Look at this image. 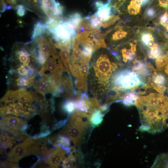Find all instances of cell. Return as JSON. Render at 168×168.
Here are the masks:
<instances>
[{"mask_svg":"<svg viewBox=\"0 0 168 168\" xmlns=\"http://www.w3.org/2000/svg\"><path fill=\"white\" fill-rule=\"evenodd\" d=\"M130 48L127 49L123 48L121 50L123 61L126 62L128 60H132L135 55L136 44L130 43Z\"/></svg>","mask_w":168,"mask_h":168,"instance_id":"obj_14","label":"cell"},{"mask_svg":"<svg viewBox=\"0 0 168 168\" xmlns=\"http://www.w3.org/2000/svg\"><path fill=\"white\" fill-rule=\"evenodd\" d=\"M16 22L19 26L22 27L26 23L21 19H18L16 20Z\"/></svg>","mask_w":168,"mask_h":168,"instance_id":"obj_43","label":"cell"},{"mask_svg":"<svg viewBox=\"0 0 168 168\" xmlns=\"http://www.w3.org/2000/svg\"><path fill=\"white\" fill-rule=\"evenodd\" d=\"M14 49V53L16 59L23 65L28 67L30 61V57L31 54L26 48L19 47L17 46Z\"/></svg>","mask_w":168,"mask_h":168,"instance_id":"obj_10","label":"cell"},{"mask_svg":"<svg viewBox=\"0 0 168 168\" xmlns=\"http://www.w3.org/2000/svg\"><path fill=\"white\" fill-rule=\"evenodd\" d=\"M104 115L100 110H94L90 119V124L93 127L98 126L102 122Z\"/></svg>","mask_w":168,"mask_h":168,"instance_id":"obj_13","label":"cell"},{"mask_svg":"<svg viewBox=\"0 0 168 168\" xmlns=\"http://www.w3.org/2000/svg\"><path fill=\"white\" fill-rule=\"evenodd\" d=\"M33 138H27L23 142L15 146L7 154V160L10 161L17 162L22 157L27 155L28 148L35 142Z\"/></svg>","mask_w":168,"mask_h":168,"instance_id":"obj_6","label":"cell"},{"mask_svg":"<svg viewBox=\"0 0 168 168\" xmlns=\"http://www.w3.org/2000/svg\"><path fill=\"white\" fill-rule=\"evenodd\" d=\"M1 128L6 131L12 129H20L22 131L27 128L26 122L19 118L7 116L2 118L0 120Z\"/></svg>","mask_w":168,"mask_h":168,"instance_id":"obj_8","label":"cell"},{"mask_svg":"<svg viewBox=\"0 0 168 168\" xmlns=\"http://www.w3.org/2000/svg\"><path fill=\"white\" fill-rule=\"evenodd\" d=\"M57 139L59 142L60 146L64 147H70V139L64 135H59Z\"/></svg>","mask_w":168,"mask_h":168,"instance_id":"obj_28","label":"cell"},{"mask_svg":"<svg viewBox=\"0 0 168 168\" xmlns=\"http://www.w3.org/2000/svg\"><path fill=\"white\" fill-rule=\"evenodd\" d=\"M62 108L64 111L70 115L76 111L75 102L72 100H67L64 103Z\"/></svg>","mask_w":168,"mask_h":168,"instance_id":"obj_22","label":"cell"},{"mask_svg":"<svg viewBox=\"0 0 168 168\" xmlns=\"http://www.w3.org/2000/svg\"><path fill=\"white\" fill-rule=\"evenodd\" d=\"M83 118L78 116L75 111L72 113L61 132L63 135L68 137L76 146L80 145L87 128L90 124L89 120H84Z\"/></svg>","mask_w":168,"mask_h":168,"instance_id":"obj_2","label":"cell"},{"mask_svg":"<svg viewBox=\"0 0 168 168\" xmlns=\"http://www.w3.org/2000/svg\"><path fill=\"white\" fill-rule=\"evenodd\" d=\"M148 53V56L150 58L154 59L161 56L162 51L158 46V44L155 43L153 46Z\"/></svg>","mask_w":168,"mask_h":168,"instance_id":"obj_24","label":"cell"},{"mask_svg":"<svg viewBox=\"0 0 168 168\" xmlns=\"http://www.w3.org/2000/svg\"><path fill=\"white\" fill-rule=\"evenodd\" d=\"M16 11V14L20 17L24 16L26 12V11L24 6L22 5H17L15 7Z\"/></svg>","mask_w":168,"mask_h":168,"instance_id":"obj_30","label":"cell"},{"mask_svg":"<svg viewBox=\"0 0 168 168\" xmlns=\"http://www.w3.org/2000/svg\"><path fill=\"white\" fill-rule=\"evenodd\" d=\"M154 39L152 34L150 33H144L142 35L141 40L142 42L146 45L149 41Z\"/></svg>","mask_w":168,"mask_h":168,"instance_id":"obj_31","label":"cell"},{"mask_svg":"<svg viewBox=\"0 0 168 168\" xmlns=\"http://www.w3.org/2000/svg\"><path fill=\"white\" fill-rule=\"evenodd\" d=\"M36 74L29 77H20L16 79L15 82L16 85L27 87L32 85L35 80Z\"/></svg>","mask_w":168,"mask_h":168,"instance_id":"obj_17","label":"cell"},{"mask_svg":"<svg viewBox=\"0 0 168 168\" xmlns=\"http://www.w3.org/2000/svg\"><path fill=\"white\" fill-rule=\"evenodd\" d=\"M134 64L133 69L138 74L143 76H147L149 75V72L146 65L138 61H135Z\"/></svg>","mask_w":168,"mask_h":168,"instance_id":"obj_18","label":"cell"},{"mask_svg":"<svg viewBox=\"0 0 168 168\" xmlns=\"http://www.w3.org/2000/svg\"><path fill=\"white\" fill-rule=\"evenodd\" d=\"M167 52L168 53V52Z\"/></svg>","mask_w":168,"mask_h":168,"instance_id":"obj_47","label":"cell"},{"mask_svg":"<svg viewBox=\"0 0 168 168\" xmlns=\"http://www.w3.org/2000/svg\"><path fill=\"white\" fill-rule=\"evenodd\" d=\"M1 167L3 168H18V166L13 162H3L1 164Z\"/></svg>","mask_w":168,"mask_h":168,"instance_id":"obj_35","label":"cell"},{"mask_svg":"<svg viewBox=\"0 0 168 168\" xmlns=\"http://www.w3.org/2000/svg\"><path fill=\"white\" fill-rule=\"evenodd\" d=\"M119 18L118 15L112 14L108 20L102 23V27L104 28H107L114 24Z\"/></svg>","mask_w":168,"mask_h":168,"instance_id":"obj_26","label":"cell"},{"mask_svg":"<svg viewBox=\"0 0 168 168\" xmlns=\"http://www.w3.org/2000/svg\"><path fill=\"white\" fill-rule=\"evenodd\" d=\"M105 33L100 29L85 30L76 33L75 37L79 44L91 49L93 52L107 48L105 40Z\"/></svg>","mask_w":168,"mask_h":168,"instance_id":"obj_3","label":"cell"},{"mask_svg":"<svg viewBox=\"0 0 168 168\" xmlns=\"http://www.w3.org/2000/svg\"><path fill=\"white\" fill-rule=\"evenodd\" d=\"M166 82V79L163 75L157 74L156 72H154L150 81L151 85L153 87L158 84L163 85Z\"/></svg>","mask_w":168,"mask_h":168,"instance_id":"obj_21","label":"cell"},{"mask_svg":"<svg viewBox=\"0 0 168 168\" xmlns=\"http://www.w3.org/2000/svg\"><path fill=\"white\" fill-rule=\"evenodd\" d=\"M136 5L140 8L142 5V0H133Z\"/></svg>","mask_w":168,"mask_h":168,"instance_id":"obj_42","label":"cell"},{"mask_svg":"<svg viewBox=\"0 0 168 168\" xmlns=\"http://www.w3.org/2000/svg\"><path fill=\"white\" fill-rule=\"evenodd\" d=\"M111 8V5L109 2L104 4L97 9V11L95 14L102 23L108 20L112 15Z\"/></svg>","mask_w":168,"mask_h":168,"instance_id":"obj_11","label":"cell"},{"mask_svg":"<svg viewBox=\"0 0 168 168\" xmlns=\"http://www.w3.org/2000/svg\"><path fill=\"white\" fill-rule=\"evenodd\" d=\"M67 72L59 53L57 52L51 56L39 72L40 76H53L55 81L61 82L62 74Z\"/></svg>","mask_w":168,"mask_h":168,"instance_id":"obj_5","label":"cell"},{"mask_svg":"<svg viewBox=\"0 0 168 168\" xmlns=\"http://www.w3.org/2000/svg\"><path fill=\"white\" fill-rule=\"evenodd\" d=\"M92 107L96 110L100 109V106L98 100L95 98H89Z\"/></svg>","mask_w":168,"mask_h":168,"instance_id":"obj_33","label":"cell"},{"mask_svg":"<svg viewBox=\"0 0 168 168\" xmlns=\"http://www.w3.org/2000/svg\"><path fill=\"white\" fill-rule=\"evenodd\" d=\"M0 2H5L6 4H9L12 7H14L16 5V0H0Z\"/></svg>","mask_w":168,"mask_h":168,"instance_id":"obj_38","label":"cell"},{"mask_svg":"<svg viewBox=\"0 0 168 168\" xmlns=\"http://www.w3.org/2000/svg\"><path fill=\"white\" fill-rule=\"evenodd\" d=\"M155 11L154 8L150 7L148 8L146 11L147 16L149 17H153L155 14Z\"/></svg>","mask_w":168,"mask_h":168,"instance_id":"obj_37","label":"cell"},{"mask_svg":"<svg viewBox=\"0 0 168 168\" xmlns=\"http://www.w3.org/2000/svg\"><path fill=\"white\" fill-rule=\"evenodd\" d=\"M138 97V94L135 92H128L124 95L122 102L124 105L130 106L134 105Z\"/></svg>","mask_w":168,"mask_h":168,"instance_id":"obj_19","label":"cell"},{"mask_svg":"<svg viewBox=\"0 0 168 168\" xmlns=\"http://www.w3.org/2000/svg\"><path fill=\"white\" fill-rule=\"evenodd\" d=\"M140 8L138 7L134 3L133 0H132L128 6V10L129 13L132 15H136L138 13Z\"/></svg>","mask_w":168,"mask_h":168,"instance_id":"obj_27","label":"cell"},{"mask_svg":"<svg viewBox=\"0 0 168 168\" xmlns=\"http://www.w3.org/2000/svg\"><path fill=\"white\" fill-rule=\"evenodd\" d=\"M75 102L77 110L82 111H86L88 110L87 107L83 105L80 100H76Z\"/></svg>","mask_w":168,"mask_h":168,"instance_id":"obj_32","label":"cell"},{"mask_svg":"<svg viewBox=\"0 0 168 168\" xmlns=\"http://www.w3.org/2000/svg\"><path fill=\"white\" fill-rule=\"evenodd\" d=\"M142 6H144L149 1V0H142Z\"/></svg>","mask_w":168,"mask_h":168,"instance_id":"obj_44","label":"cell"},{"mask_svg":"<svg viewBox=\"0 0 168 168\" xmlns=\"http://www.w3.org/2000/svg\"><path fill=\"white\" fill-rule=\"evenodd\" d=\"M67 18L73 24L77 30L83 17L81 14L76 12L71 14Z\"/></svg>","mask_w":168,"mask_h":168,"instance_id":"obj_23","label":"cell"},{"mask_svg":"<svg viewBox=\"0 0 168 168\" xmlns=\"http://www.w3.org/2000/svg\"><path fill=\"white\" fill-rule=\"evenodd\" d=\"M153 88L155 90L161 94H163L164 93L167 88L165 86L159 84L157 85L154 86Z\"/></svg>","mask_w":168,"mask_h":168,"instance_id":"obj_36","label":"cell"},{"mask_svg":"<svg viewBox=\"0 0 168 168\" xmlns=\"http://www.w3.org/2000/svg\"><path fill=\"white\" fill-rule=\"evenodd\" d=\"M70 118V115H68V117L65 119L60 120L57 122L54 126L52 130H54L57 129L64 126L68 121Z\"/></svg>","mask_w":168,"mask_h":168,"instance_id":"obj_29","label":"cell"},{"mask_svg":"<svg viewBox=\"0 0 168 168\" xmlns=\"http://www.w3.org/2000/svg\"><path fill=\"white\" fill-rule=\"evenodd\" d=\"M104 4L103 2L100 0H96L94 3V6L97 10Z\"/></svg>","mask_w":168,"mask_h":168,"instance_id":"obj_40","label":"cell"},{"mask_svg":"<svg viewBox=\"0 0 168 168\" xmlns=\"http://www.w3.org/2000/svg\"><path fill=\"white\" fill-rule=\"evenodd\" d=\"M42 131L40 133L38 134H37L34 136V138H40L45 137L51 133V132L48 129H47L44 130V127L43 126Z\"/></svg>","mask_w":168,"mask_h":168,"instance_id":"obj_34","label":"cell"},{"mask_svg":"<svg viewBox=\"0 0 168 168\" xmlns=\"http://www.w3.org/2000/svg\"><path fill=\"white\" fill-rule=\"evenodd\" d=\"M165 72L168 76V64L166 65L165 68Z\"/></svg>","mask_w":168,"mask_h":168,"instance_id":"obj_45","label":"cell"},{"mask_svg":"<svg viewBox=\"0 0 168 168\" xmlns=\"http://www.w3.org/2000/svg\"><path fill=\"white\" fill-rule=\"evenodd\" d=\"M155 64L158 69H161L168 64V55H164L156 58Z\"/></svg>","mask_w":168,"mask_h":168,"instance_id":"obj_25","label":"cell"},{"mask_svg":"<svg viewBox=\"0 0 168 168\" xmlns=\"http://www.w3.org/2000/svg\"><path fill=\"white\" fill-rule=\"evenodd\" d=\"M18 94V90L15 91L8 90L1 98L0 102L4 103L5 105L8 103L14 102L17 100Z\"/></svg>","mask_w":168,"mask_h":168,"instance_id":"obj_15","label":"cell"},{"mask_svg":"<svg viewBox=\"0 0 168 168\" xmlns=\"http://www.w3.org/2000/svg\"><path fill=\"white\" fill-rule=\"evenodd\" d=\"M49 30L46 24L37 22L34 26L32 36L33 39Z\"/></svg>","mask_w":168,"mask_h":168,"instance_id":"obj_20","label":"cell"},{"mask_svg":"<svg viewBox=\"0 0 168 168\" xmlns=\"http://www.w3.org/2000/svg\"><path fill=\"white\" fill-rule=\"evenodd\" d=\"M109 105L107 104H105L100 106V110L102 112H105L108 109Z\"/></svg>","mask_w":168,"mask_h":168,"instance_id":"obj_41","label":"cell"},{"mask_svg":"<svg viewBox=\"0 0 168 168\" xmlns=\"http://www.w3.org/2000/svg\"><path fill=\"white\" fill-rule=\"evenodd\" d=\"M41 7L49 17L56 19L63 18V7L55 0H42Z\"/></svg>","mask_w":168,"mask_h":168,"instance_id":"obj_7","label":"cell"},{"mask_svg":"<svg viewBox=\"0 0 168 168\" xmlns=\"http://www.w3.org/2000/svg\"><path fill=\"white\" fill-rule=\"evenodd\" d=\"M160 6L164 7H168V0H159Z\"/></svg>","mask_w":168,"mask_h":168,"instance_id":"obj_39","label":"cell"},{"mask_svg":"<svg viewBox=\"0 0 168 168\" xmlns=\"http://www.w3.org/2000/svg\"><path fill=\"white\" fill-rule=\"evenodd\" d=\"M111 84L113 89L122 91L144 85V82L135 72L128 70L116 72L112 78Z\"/></svg>","mask_w":168,"mask_h":168,"instance_id":"obj_4","label":"cell"},{"mask_svg":"<svg viewBox=\"0 0 168 168\" xmlns=\"http://www.w3.org/2000/svg\"><path fill=\"white\" fill-rule=\"evenodd\" d=\"M32 1H33L34 2H35V3H36L37 2V0H32Z\"/></svg>","mask_w":168,"mask_h":168,"instance_id":"obj_46","label":"cell"},{"mask_svg":"<svg viewBox=\"0 0 168 168\" xmlns=\"http://www.w3.org/2000/svg\"><path fill=\"white\" fill-rule=\"evenodd\" d=\"M36 94L27 91L26 88L18 89L17 100L24 103H31L35 100Z\"/></svg>","mask_w":168,"mask_h":168,"instance_id":"obj_12","label":"cell"},{"mask_svg":"<svg viewBox=\"0 0 168 168\" xmlns=\"http://www.w3.org/2000/svg\"><path fill=\"white\" fill-rule=\"evenodd\" d=\"M66 154H67L66 151L61 146L55 147L54 151L48 161L51 167H58L61 161L65 158Z\"/></svg>","mask_w":168,"mask_h":168,"instance_id":"obj_9","label":"cell"},{"mask_svg":"<svg viewBox=\"0 0 168 168\" xmlns=\"http://www.w3.org/2000/svg\"><path fill=\"white\" fill-rule=\"evenodd\" d=\"M102 49L96 51L92 58V64L96 80L99 84V91H101L106 87L112 72L117 67V63L111 62L107 54Z\"/></svg>","mask_w":168,"mask_h":168,"instance_id":"obj_1","label":"cell"},{"mask_svg":"<svg viewBox=\"0 0 168 168\" xmlns=\"http://www.w3.org/2000/svg\"><path fill=\"white\" fill-rule=\"evenodd\" d=\"M0 114L3 117L8 114H12L16 116H18L16 108L15 103L14 102L10 103L8 105H5L1 107Z\"/></svg>","mask_w":168,"mask_h":168,"instance_id":"obj_16","label":"cell"}]
</instances>
